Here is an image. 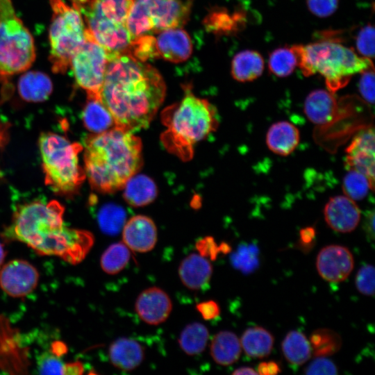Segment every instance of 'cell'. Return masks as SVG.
Returning a JSON list of instances; mask_svg holds the SVG:
<instances>
[{
	"label": "cell",
	"mask_w": 375,
	"mask_h": 375,
	"mask_svg": "<svg viewBox=\"0 0 375 375\" xmlns=\"http://www.w3.org/2000/svg\"><path fill=\"white\" fill-rule=\"evenodd\" d=\"M85 174L92 188L110 193L124 188L142 165V142L133 132L114 126L85 142Z\"/></svg>",
	"instance_id": "obj_3"
},
{
	"label": "cell",
	"mask_w": 375,
	"mask_h": 375,
	"mask_svg": "<svg viewBox=\"0 0 375 375\" xmlns=\"http://www.w3.org/2000/svg\"><path fill=\"white\" fill-rule=\"evenodd\" d=\"M208 338L209 331L206 326L199 322H193L182 330L178 344L186 354L194 356L204 351Z\"/></svg>",
	"instance_id": "obj_30"
},
{
	"label": "cell",
	"mask_w": 375,
	"mask_h": 375,
	"mask_svg": "<svg viewBox=\"0 0 375 375\" xmlns=\"http://www.w3.org/2000/svg\"><path fill=\"white\" fill-rule=\"evenodd\" d=\"M93 38L109 53L125 49L131 35L126 26L133 0H71Z\"/></svg>",
	"instance_id": "obj_6"
},
{
	"label": "cell",
	"mask_w": 375,
	"mask_h": 375,
	"mask_svg": "<svg viewBox=\"0 0 375 375\" xmlns=\"http://www.w3.org/2000/svg\"><path fill=\"white\" fill-rule=\"evenodd\" d=\"M354 266L353 256L344 246L331 244L323 247L316 259V268L325 281L339 283L344 281Z\"/></svg>",
	"instance_id": "obj_13"
},
{
	"label": "cell",
	"mask_w": 375,
	"mask_h": 375,
	"mask_svg": "<svg viewBox=\"0 0 375 375\" xmlns=\"http://www.w3.org/2000/svg\"><path fill=\"white\" fill-rule=\"evenodd\" d=\"M38 144L46 185L58 194L76 192L86 177L78 163L82 145L51 132L42 133Z\"/></svg>",
	"instance_id": "obj_7"
},
{
	"label": "cell",
	"mask_w": 375,
	"mask_h": 375,
	"mask_svg": "<svg viewBox=\"0 0 375 375\" xmlns=\"http://www.w3.org/2000/svg\"><path fill=\"white\" fill-rule=\"evenodd\" d=\"M374 133L373 129L361 131L346 149V165L348 169L364 174L374 186Z\"/></svg>",
	"instance_id": "obj_14"
},
{
	"label": "cell",
	"mask_w": 375,
	"mask_h": 375,
	"mask_svg": "<svg viewBox=\"0 0 375 375\" xmlns=\"http://www.w3.org/2000/svg\"><path fill=\"white\" fill-rule=\"evenodd\" d=\"M324 215L331 229L340 233H349L357 227L361 212L355 201L345 195H338L328 201Z\"/></svg>",
	"instance_id": "obj_16"
},
{
	"label": "cell",
	"mask_w": 375,
	"mask_h": 375,
	"mask_svg": "<svg viewBox=\"0 0 375 375\" xmlns=\"http://www.w3.org/2000/svg\"><path fill=\"white\" fill-rule=\"evenodd\" d=\"M240 340L244 353L253 358H262L269 355L274 342L272 334L261 326L248 328Z\"/></svg>",
	"instance_id": "obj_26"
},
{
	"label": "cell",
	"mask_w": 375,
	"mask_h": 375,
	"mask_svg": "<svg viewBox=\"0 0 375 375\" xmlns=\"http://www.w3.org/2000/svg\"><path fill=\"white\" fill-rule=\"evenodd\" d=\"M281 350L287 361L297 366L306 362L312 355L309 340L299 331L287 333L282 341Z\"/></svg>",
	"instance_id": "obj_29"
},
{
	"label": "cell",
	"mask_w": 375,
	"mask_h": 375,
	"mask_svg": "<svg viewBox=\"0 0 375 375\" xmlns=\"http://www.w3.org/2000/svg\"><path fill=\"white\" fill-rule=\"evenodd\" d=\"M124 197L133 206H143L152 202L157 195L156 185L145 175L133 176L125 183Z\"/></svg>",
	"instance_id": "obj_27"
},
{
	"label": "cell",
	"mask_w": 375,
	"mask_h": 375,
	"mask_svg": "<svg viewBox=\"0 0 375 375\" xmlns=\"http://www.w3.org/2000/svg\"><path fill=\"white\" fill-rule=\"evenodd\" d=\"M124 219V213L122 210L108 206L100 211L98 222L102 231L114 235L123 228Z\"/></svg>",
	"instance_id": "obj_36"
},
{
	"label": "cell",
	"mask_w": 375,
	"mask_h": 375,
	"mask_svg": "<svg viewBox=\"0 0 375 375\" xmlns=\"http://www.w3.org/2000/svg\"><path fill=\"white\" fill-rule=\"evenodd\" d=\"M82 119L86 128L93 133L104 132L115 126L111 114L99 98L88 97Z\"/></svg>",
	"instance_id": "obj_28"
},
{
	"label": "cell",
	"mask_w": 375,
	"mask_h": 375,
	"mask_svg": "<svg viewBox=\"0 0 375 375\" xmlns=\"http://www.w3.org/2000/svg\"><path fill=\"white\" fill-rule=\"evenodd\" d=\"M126 54L142 62L158 58L156 38L151 35H144L133 39Z\"/></svg>",
	"instance_id": "obj_35"
},
{
	"label": "cell",
	"mask_w": 375,
	"mask_h": 375,
	"mask_svg": "<svg viewBox=\"0 0 375 375\" xmlns=\"http://www.w3.org/2000/svg\"><path fill=\"white\" fill-rule=\"evenodd\" d=\"M294 47L303 75L319 74L332 92L346 86L353 75L373 67L371 59L338 42L324 40Z\"/></svg>",
	"instance_id": "obj_5"
},
{
	"label": "cell",
	"mask_w": 375,
	"mask_h": 375,
	"mask_svg": "<svg viewBox=\"0 0 375 375\" xmlns=\"http://www.w3.org/2000/svg\"><path fill=\"white\" fill-rule=\"evenodd\" d=\"M156 46L158 57L174 63L185 61L192 52L191 38L182 27L159 32Z\"/></svg>",
	"instance_id": "obj_18"
},
{
	"label": "cell",
	"mask_w": 375,
	"mask_h": 375,
	"mask_svg": "<svg viewBox=\"0 0 375 375\" xmlns=\"http://www.w3.org/2000/svg\"><path fill=\"white\" fill-rule=\"evenodd\" d=\"M303 110L313 124L325 125L335 118L338 104L333 92L322 89L316 90L307 96Z\"/></svg>",
	"instance_id": "obj_19"
},
{
	"label": "cell",
	"mask_w": 375,
	"mask_h": 375,
	"mask_svg": "<svg viewBox=\"0 0 375 375\" xmlns=\"http://www.w3.org/2000/svg\"><path fill=\"white\" fill-rule=\"evenodd\" d=\"M364 230L369 240H373L374 238V212L369 211L365 216L364 222Z\"/></svg>",
	"instance_id": "obj_47"
},
{
	"label": "cell",
	"mask_w": 375,
	"mask_h": 375,
	"mask_svg": "<svg viewBox=\"0 0 375 375\" xmlns=\"http://www.w3.org/2000/svg\"><path fill=\"white\" fill-rule=\"evenodd\" d=\"M258 374L272 375L281 372L279 365L275 361L262 362L258 366Z\"/></svg>",
	"instance_id": "obj_45"
},
{
	"label": "cell",
	"mask_w": 375,
	"mask_h": 375,
	"mask_svg": "<svg viewBox=\"0 0 375 375\" xmlns=\"http://www.w3.org/2000/svg\"><path fill=\"white\" fill-rule=\"evenodd\" d=\"M157 237L155 223L145 215L132 217L122 228L123 242L133 251H150L157 242Z\"/></svg>",
	"instance_id": "obj_17"
},
{
	"label": "cell",
	"mask_w": 375,
	"mask_h": 375,
	"mask_svg": "<svg viewBox=\"0 0 375 375\" xmlns=\"http://www.w3.org/2000/svg\"><path fill=\"white\" fill-rule=\"evenodd\" d=\"M131 258L128 247L124 242L110 245L102 253L100 265L108 274H117L128 265Z\"/></svg>",
	"instance_id": "obj_32"
},
{
	"label": "cell",
	"mask_w": 375,
	"mask_h": 375,
	"mask_svg": "<svg viewBox=\"0 0 375 375\" xmlns=\"http://www.w3.org/2000/svg\"><path fill=\"white\" fill-rule=\"evenodd\" d=\"M162 119L167 128L161 136L165 147L185 160L192 158L194 145L218 126L214 106L190 92L178 103L167 108Z\"/></svg>",
	"instance_id": "obj_4"
},
{
	"label": "cell",
	"mask_w": 375,
	"mask_h": 375,
	"mask_svg": "<svg viewBox=\"0 0 375 375\" xmlns=\"http://www.w3.org/2000/svg\"><path fill=\"white\" fill-rule=\"evenodd\" d=\"M135 308L143 322L149 325H158L169 317L172 302L164 290L158 287H150L138 296Z\"/></svg>",
	"instance_id": "obj_15"
},
{
	"label": "cell",
	"mask_w": 375,
	"mask_h": 375,
	"mask_svg": "<svg viewBox=\"0 0 375 375\" xmlns=\"http://www.w3.org/2000/svg\"><path fill=\"white\" fill-rule=\"evenodd\" d=\"M373 188L368 178L362 174L353 169H349L342 183V190L345 196L353 201L364 199L369 190Z\"/></svg>",
	"instance_id": "obj_34"
},
{
	"label": "cell",
	"mask_w": 375,
	"mask_h": 375,
	"mask_svg": "<svg viewBox=\"0 0 375 375\" xmlns=\"http://www.w3.org/2000/svg\"><path fill=\"white\" fill-rule=\"evenodd\" d=\"M8 138V125L0 123V148L7 142Z\"/></svg>",
	"instance_id": "obj_50"
},
{
	"label": "cell",
	"mask_w": 375,
	"mask_h": 375,
	"mask_svg": "<svg viewBox=\"0 0 375 375\" xmlns=\"http://www.w3.org/2000/svg\"><path fill=\"white\" fill-rule=\"evenodd\" d=\"M212 274L210 262L198 253L189 254L182 260L178 267V275L182 283L192 290H199L207 285Z\"/></svg>",
	"instance_id": "obj_20"
},
{
	"label": "cell",
	"mask_w": 375,
	"mask_h": 375,
	"mask_svg": "<svg viewBox=\"0 0 375 375\" xmlns=\"http://www.w3.org/2000/svg\"><path fill=\"white\" fill-rule=\"evenodd\" d=\"M20 97L26 101L41 102L51 94L53 85L46 74L40 72H28L23 74L18 83Z\"/></svg>",
	"instance_id": "obj_25"
},
{
	"label": "cell",
	"mask_w": 375,
	"mask_h": 375,
	"mask_svg": "<svg viewBox=\"0 0 375 375\" xmlns=\"http://www.w3.org/2000/svg\"><path fill=\"white\" fill-rule=\"evenodd\" d=\"M264 64V60L258 52L253 50L242 51L232 60L231 75L240 82L252 81L262 74Z\"/></svg>",
	"instance_id": "obj_24"
},
{
	"label": "cell",
	"mask_w": 375,
	"mask_h": 375,
	"mask_svg": "<svg viewBox=\"0 0 375 375\" xmlns=\"http://www.w3.org/2000/svg\"><path fill=\"white\" fill-rule=\"evenodd\" d=\"M197 309L206 320L216 318L220 314V308L217 302L210 300L201 302L197 305Z\"/></svg>",
	"instance_id": "obj_44"
},
{
	"label": "cell",
	"mask_w": 375,
	"mask_h": 375,
	"mask_svg": "<svg viewBox=\"0 0 375 375\" xmlns=\"http://www.w3.org/2000/svg\"><path fill=\"white\" fill-rule=\"evenodd\" d=\"M358 83L359 92L363 99L369 103L374 102V67L362 72Z\"/></svg>",
	"instance_id": "obj_42"
},
{
	"label": "cell",
	"mask_w": 375,
	"mask_h": 375,
	"mask_svg": "<svg viewBox=\"0 0 375 375\" xmlns=\"http://www.w3.org/2000/svg\"><path fill=\"white\" fill-rule=\"evenodd\" d=\"M299 140V129L287 121L273 124L266 135V143L269 150L283 156H288L293 152Z\"/></svg>",
	"instance_id": "obj_22"
},
{
	"label": "cell",
	"mask_w": 375,
	"mask_h": 375,
	"mask_svg": "<svg viewBox=\"0 0 375 375\" xmlns=\"http://www.w3.org/2000/svg\"><path fill=\"white\" fill-rule=\"evenodd\" d=\"M165 94L164 79L151 65L125 53L108 58L99 98L115 126L131 132L147 128Z\"/></svg>",
	"instance_id": "obj_1"
},
{
	"label": "cell",
	"mask_w": 375,
	"mask_h": 375,
	"mask_svg": "<svg viewBox=\"0 0 375 375\" xmlns=\"http://www.w3.org/2000/svg\"><path fill=\"white\" fill-rule=\"evenodd\" d=\"M110 362L115 367L131 371L138 367L144 358V347L136 340L120 338L113 341L108 349Z\"/></svg>",
	"instance_id": "obj_21"
},
{
	"label": "cell",
	"mask_w": 375,
	"mask_h": 375,
	"mask_svg": "<svg viewBox=\"0 0 375 375\" xmlns=\"http://www.w3.org/2000/svg\"><path fill=\"white\" fill-rule=\"evenodd\" d=\"M210 355L218 365L228 366L239 359L242 347L240 340L233 332L222 331L213 337L210 346Z\"/></svg>",
	"instance_id": "obj_23"
},
{
	"label": "cell",
	"mask_w": 375,
	"mask_h": 375,
	"mask_svg": "<svg viewBox=\"0 0 375 375\" xmlns=\"http://www.w3.org/2000/svg\"><path fill=\"white\" fill-rule=\"evenodd\" d=\"M298 64L299 58L294 46L275 49L269 55L268 61L270 72L278 77L290 75Z\"/></svg>",
	"instance_id": "obj_33"
},
{
	"label": "cell",
	"mask_w": 375,
	"mask_h": 375,
	"mask_svg": "<svg viewBox=\"0 0 375 375\" xmlns=\"http://www.w3.org/2000/svg\"><path fill=\"white\" fill-rule=\"evenodd\" d=\"M356 47L360 56L371 59L374 54V29L372 26L363 27L358 34Z\"/></svg>",
	"instance_id": "obj_39"
},
{
	"label": "cell",
	"mask_w": 375,
	"mask_h": 375,
	"mask_svg": "<svg viewBox=\"0 0 375 375\" xmlns=\"http://www.w3.org/2000/svg\"><path fill=\"white\" fill-rule=\"evenodd\" d=\"M198 246L203 247V253H201V255L203 256L210 255L212 258H215L217 253L218 247L212 238H206L199 242Z\"/></svg>",
	"instance_id": "obj_46"
},
{
	"label": "cell",
	"mask_w": 375,
	"mask_h": 375,
	"mask_svg": "<svg viewBox=\"0 0 375 375\" xmlns=\"http://www.w3.org/2000/svg\"><path fill=\"white\" fill-rule=\"evenodd\" d=\"M306 2L310 11L320 17L333 14L338 4V0H306Z\"/></svg>",
	"instance_id": "obj_43"
},
{
	"label": "cell",
	"mask_w": 375,
	"mask_h": 375,
	"mask_svg": "<svg viewBox=\"0 0 375 375\" xmlns=\"http://www.w3.org/2000/svg\"><path fill=\"white\" fill-rule=\"evenodd\" d=\"M237 17L230 15L228 13L218 11L213 12L208 15L206 22L210 29L215 31H228L233 29L235 23L237 22Z\"/></svg>",
	"instance_id": "obj_40"
},
{
	"label": "cell",
	"mask_w": 375,
	"mask_h": 375,
	"mask_svg": "<svg viewBox=\"0 0 375 375\" xmlns=\"http://www.w3.org/2000/svg\"><path fill=\"white\" fill-rule=\"evenodd\" d=\"M233 374H258V372L254 369L250 367H241L236 369Z\"/></svg>",
	"instance_id": "obj_51"
},
{
	"label": "cell",
	"mask_w": 375,
	"mask_h": 375,
	"mask_svg": "<svg viewBox=\"0 0 375 375\" xmlns=\"http://www.w3.org/2000/svg\"><path fill=\"white\" fill-rule=\"evenodd\" d=\"M190 0H133L126 26L132 40L182 27L189 19Z\"/></svg>",
	"instance_id": "obj_10"
},
{
	"label": "cell",
	"mask_w": 375,
	"mask_h": 375,
	"mask_svg": "<svg viewBox=\"0 0 375 375\" xmlns=\"http://www.w3.org/2000/svg\"><path fill=\"white\" fill-rule=\"evenodd\" d=\"M355 285L358 291L366 296L374 294V267L370 264L362 265L358 271Z\"/></svg>",
	"instance_id": "obj_37"
},
{
	"label": "cell",
	"mask_w": 375,
	"mask_h": 375,
	"mask_svg": "<svg viewBox=\"0 0 375 375\" xmlns=\"http://www.w3.org/2000/svg\"><path fill=\"white\" fill-rule=\"evenodd\" d=\"M306 374L332 375L338 373L335 364L330 359L319 356L314 359L305 369Z\"/></svg>",
	"instance_id": "obj_41"
},
{
	"label": "cell",
	"mask_w": 375,
	"mask_h": 375,
	"mask_svg": "<svg viewBox=\"0 0 375 375\" xmlns=\"http://www.w3.org/2000/svg\"><path fill=\"white\" fill-rule=\"evenodd\" d=\"M34 40L12 0H0V77L24 72L35 60Z\"/></svg>",
	"instance_id": "obj_8"
},
{
	"label": "cell",
	"mask_w": 375,
	"mask_h": 375,
	"mask_svg": "<svg viewBox=\"0 0 375 375\" xmlns=\"http://www.w3.org/2000/svg\"><path fill=\"white\" fill-rule=\"evenodd\" d=\"M38 280L37 269L22 259L12 260L0 269V287L12 297L28 295L36 288Z\"/></svg>",
	"instance_id": "obj_12"
},
{
	"label": "cell",
	"mask_w": 375,
	"mask_h": 375,
	"mask_svg": "<svg viewBox=\"0 0 375 375\" xmlns=\"http://www.w3.org/2000/svg\"><path fill=\"white\" fill-rule=\"evenodd\" d=\"M64 211L55 200L23 204L15 211L4 235L26 244L41 256H57L69 264H78L92 249L94 236L88 231L65 225Z\"/></svg>",
	"instance_id": "obj_2"
},
{
	"label": "cell",
	"mask_w": 375,
	"mask_h": 375,
	"mask_svg": "<svg viewBox=\"0 0 375 375\" xmlns=\"http://www.w3.org/2000/svg\"><path fill=\"white\" fill-rule=\"evenodd\" d=\"M6 255V252L4 249V247L3 244L0 242V267L2 266V264L3 263Z\"/></svg>",
	"instance_id": "obj_52"
},
{
	"label": "cell",
	"mask_w": 375,
	"mask_h": 375,
	"mask_svg": "<svg viewBox=\"0 0 375 375\" xmlns=\"http://www.w3.org/2000/svg\"><path fill=\"white\" fill-rule=\"evenodd\" d=\"M83 370V366L80 362L66 363L65 374H81Z\"/></svg>",
	"instance_id": "obj_49"
},
{
	"label": "cell",
	"mask_w": 375,
	"mask_h": 375,
	"mask_svg": "<svg viewBox=\"0 0 375 375\" xmlns=\"http://www.w3.org/2000/svg\"><path fill=\"white\" fill-rule=\"evenodd\" d=\"M108 61L106 51L86 28L85 40L73 55L69 67L76 84L86 92L87 97L99 98Z\"/></svg>",
	"instance_id": "obj_11"
},
{
	"label": "cell",
	"mask_w": 375,
	"mask_h": 375,
	"mask_svg": "<svg viewBox=\"0 0 375 375\" xmlns=\"http://www.w3.org/2000/svg\"><path fill=\"white\" fill-rule=\"evenodd\" d=\"M309 342L315 357L331 356L338 352L342 346L341 337L335 331L324 328L314 331Z\"/></svg>",
	"instance_id": "obj_31"
},
{
	"label": "cell",
	"mask_w": 375,
	"mask_h": 375,
	"mask_svg": "<svg viewBox=\"0 0 375 375\" xmlns=\"http://www.w3.org/2000/svg\"><path fill=\"white\" fill-rule=\"evenodd\" d=\"M315 237V231L312 227H306L300 231L301 242L303 244H309L313 242Z\"/></svg>",
	"instance_id": "obj_48"
},
{
	"label": "cell",
	"mask_w": 375,
	"mask_h": 375,
	"mask_svg": "<svg viewBox=\"0 0 375 375\" xmlns=\"http://www.w3.org/2000/svg\"><path fill=\"white\" fill-rule=\"evenodd\" d=\"M52 15L49 26V61L56 74L69 68L71 59L86 38L81 14L65 0H49Z\"/></svg>",
	"instance_id": "obj_9"
},
{
	"label": "cell",
	"mask_w": 375,
	"mask_h": 375,
	"mask_svg": "<svg viewBox=\"0 0 375 375\" xmlns=\"http://www.w3.org/2000/svg\"><path fill=\"white\" fill-rule=\"evenodd\" d=\"M66 363L56 353H44L38 360V369L40 374H65Z\"/></svg>",
	"instance_id": "obj_38"
}]
</instances>
